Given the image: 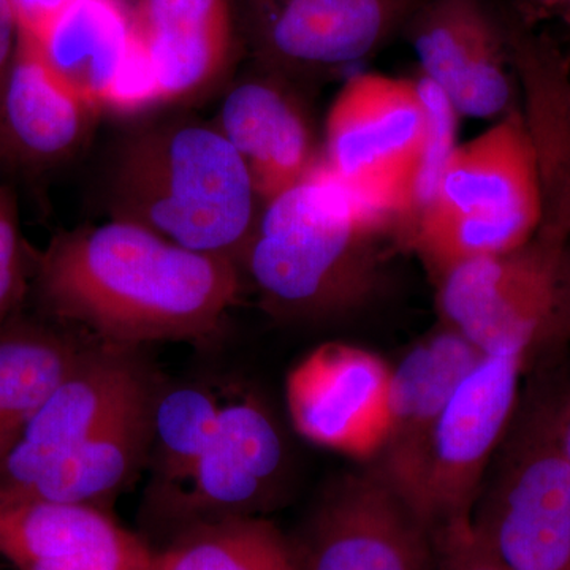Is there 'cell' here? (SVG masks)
I'll return each mask as SVG.
<instances>
[{"mask_svg": "<svg viewBox=\"0 0 570 570\" xmlns=\"http://www.w3.org/2000/svg\"><path fill=\"white\" fill-rule=\"evenodd\" d=\"M111 219L242 266L262 202L214 124L178 118L127 138L112 165Z\"/></svg>", "mask_w": 570, "mask_h": 570, "instance_id": "obj_3", "label": "cell"}, {"mask_svg": "<svg viewBox=\"0 0 570 570\" xmlns=\"http://www.w3.org/2000/svg\"><path fill=\"white\" fill-rule=\"evenodd\" d=\"M566 247L532 238L512 253L463 262L436 277L442 325L482 354H534L546 343Z\"/></svg>", "mask_w": 570, "mask_h": 570, "instance_id": "obj_9", "label": "cell"}, {"mask_svg": "<svg viewBox=\"0 0 570 570\" xmlns=\"http://www.w3.org/2000/svg\"><path fill=\"white\" fill-rule=\"evenodd\" d=\"M239 39L261 70L291 81L376 55L426 0H235Z\"/></svg>", "mask_w": 570, "mask_h": 570, "instance_id": "obj_8", "label": "cell"}, {"mask_svg": "<svg viewBox=\"0 0 570 570\" xmlns=\"http://www.w3.org/2000/svg\"><path fill=\"white\" fill-rule=\"evenodd\" d=\"M223 404L204 385L159 387L154 401L148 460L153 485L146 501L179 489L190 478L216 430Z\"/></svg>", "mask_w": 570, "mask_h": 570, "instance_id": "obj_24", "label": "cell"}, {"mask_svg": "<svg viewBox=\"0 0 570 570\" xmlns=\"http://www.w3.org/2000/svg\"><path fill=\"white\" fill-rule=\"evenodd\" d=\"M132 28L163 104L206 91L227 70L239 40L235 0H137Z\"/></svg>", "mask_w": 570, "mask_h": 570, "instance_id": "obj_18", "label": "cell"}, {"mask_svg": "<svg viewBox=\"0 0 570 570\" xmlns=\"http://www.w3.org/2000/svg\"><path fill=\"white\" fill-rule=\"evenodd\" d=\"M561 439L562 448H564L566 455L570 461V392L566 395L564 404H562Z\"/></svg>", "mask_w": 570, "mask_h": 570, "instance_id": "obj_32", "label": "cell"}, {"mask_svg": "<svg viewBox=\"0 0 570 570\" xmlns=\"http://www.w3.org/2000/svg\"><path fill=\"white\" fill-rule=\"evenodd\" d=\"M417 82L423 108H425V140L409 190L407 239L412 225L425 212L441 183L450 157L459 146V119L461 116L453 107L448 94L423 75L414 78Z\"/></svg>", "mask_w": 570, "mask_h": 570, "instance_id": "obj_25", "label": "cell"}, {"mask_svg": "<svg viewBox=\"0 0 570 570\" xmlns=\"http://www.w3.org/2000/svg\"><path fill=\"white\" fill-rule=\"evenodd\" d=\"M403 36L420 75L448 94L461 116L493 119L509 110L512 63L490 0H426Z\"/></svg>", "mask_w": 570, "mask_h": 570, "instance_id": "obj_13", "label": "cell"}, {"mask_svg": "<svg viewBox=\"0 0 570 570\" xmlns=\"http://www.w3.org/2000/svg\"><path fill=\"white\" fill-rule=\"evenodd\" d=\"M425 127L417 82L374 71L347 78L326 115V167L348 189L393 214L403 238Z\"/></svg>", "mask_w": 570, "mask_h": 570, "instance_id": "obj_5", "label": "cell"}, {"mask_svg": "<svg viewBox=\"0 0 570 570\" xmlns=\"http://www.w3.org/2000/svg\"><path fill=\"white\" fill-rule=\"evenodd\" d=\"M88 346L33 322L9 321L0 328V461Z\"/></svg>", "mask_w": 570, "mask_h": 570, "instance_id": "obj_22", "label": "cell"}, {"mask_svg": "<svg viewBox=\"0 0 570 570\" xmlns=\"http://www.w3.org/2000/svg\"><path fill=\"white\" fill-rule=\"evenodd\" d=\"M540 213L539 168L530 130L523 111L510 108L485 132L456 146L433 202L412 228L480 217L504 225L528 243L538 232Z\"/></svg>", "mask_w": 570, "mask_h": 570, "instance_id": "obj_14", "label": "cell"}, {"mask_svg": "<svg viewBox=\"0 0 570 570\" xmlns=\"http://www.w3.org/2000/svg\"><path fill=\"white\" fill-rule=\"evenodd\" d=\"M284 460L279 430L257 400L223 404L190 478L142 505V538L157 549L197 524L262 517L276 498Z\"/></svg>", "mask_w": 570, "mask_h": 570, "instance_id": "obj_7", "label": "cell"}, {"mask_svg": "<svg viewBox=\"0 0 570 570\" xmlns=\"http://www.w3.org/2000/svg\"><path fill=\"white\" fill-rule=\"evenodd\" d=\"M21 283V247L13 205L0 193V328L9 314Z\"/></svg>", "mask_w": 570, "mask_h": 570, "instance_id": "obj_27", "label": "cell"}, {"mask_svg": "<svg viewBox=\"0 0 570 570\" xmlns=\"http://www.w3.org/2000/svg\"><path fill=\"white\" fill-rule=\"evenodd\" d=\"M28 36L52 71L100 111L138 47L132 7L124 0H75Z\"/></svg>", "mask_w": 570, "mask_h": 570, "instance_id": "obj_21", "label": "cell"}, {"mask_svg": "<svg viewBox=\"0 0 570 570\" xmlns=\"http://www.w3.org/2000/svg\"><path fill=\"white\" fill-rule=\"evenodd\" d=\"M157 392V382H149L80 448L18 493L108 510L148 466Z\"/></svg>", "mask_w": 570, "mask_h": 570, "instance_id": "obj_20", "label": "cell"}, {"mask_svg": "<svg viewBox=\"0 0 570 570\" xmlns=\"http://www.w3.org/2000/svg\"><path fill=\"white\" fill-rule=\"evenodd\" d=\"M570 341V243L561 255L554 287L553 311L543 347H558Z\"/></svg>", "mask_w": 570, "mask_h": 570, "instance_id": "obj_28", "label": "cell"}, {"mask_svg": "<svg viewBox=\"0 0 570 570\" xmlns=\"http://www.w3.org/2000/svg\"><path fill=\"white\" fill-rule=\"evenodd\" d=\"M288 80L262 70L232 86L214 126L242 156L262 205L318 163L313 130Z\"/></svg>", "mask_w": 570, "mask_h": 570, "instance_id": "obj_16", "label": "cell"}, {"mask_svg": "<svg viewBox=\"0 0 570 570\" xmlns=\"http://www.w3.org/2000/svg\"><path fill=\"white\" fill-rule=\"evenodd\" d=\"M400 220L360 197L324 159L262 205L242 266L266 309L318 321L365 305L381 281V242Z\"/></svg>", "mask_w": 570, "mask_h": 570, "instance_id": "obj_2", "label": "cell"}, {"mask_svg": "<svg viewBox=\"0 0 570 570\" xmlns=\"http://www.w3.org/2000/svg\"><path fill=\"white\" fill-rule=\"evenodd\" d=\"M431 570H508L483 547L471 520L434 534Z\"/></svg>", "mask_w": 570, "mask_h": 570, "instance_id": "obj_26", "label": "cell"}, {"mask_svg": "<svg viewBox=\"0 0 570 570\" xmlns=\"http://www.w3.org/2000/svg\"><path fill=\"white\" fill-rule=\"evenodd\" d=\"M566 395L531 396L480 491L471 524L508 570H570V461L562 448Z\"/></svg>", "mask_w": 570, "mask_h": 570, "instance_id": "obj_4", "label": "cell"}, {"mask_svg": "<svg viewBox=\"0 0 570 570\" xmlns=\"http://www.w3.org/2000/svg\"><path fill=\"white\" fill-rule=\"evenodd\" d=\"M528 354H483L428 439L411 509L433 534L471 520L483 474L515 415Z\"/></svg>", "mask_w": 570, "mask_h": 570, "instance_id": "obj_6", "label": "cell"}, {"mask_svg": "<svg viewBox=\"0 0 570 570\" xmlns=\"http://www.w3.org/2000/svg\"><path fill=\"white\" fill-rule=\"evenodd\" d=\"M99 112L52 71L36 41L20 31L0 107V153L24 164L61 163L85 145Z\"/></svg>", "mask_w": 570, "mask_h": 570, "instance_id": "obj_19", "label": "cell"}, {"mask_svg": "<svg viewBox=\"0 0 570 570\" xmlns=\"http://www.w3.org/2000/svg\"><path fill=\"white\" fill-rule=\"evenodd\" d=\"M73 2L75 0H11V6L17 13L20 31L33 36Z\"/></svg>", "mask_w": 570, "mask_h": 570, "instance_id": "obj_29", "label": "cell"}, {"mask_svg": "<svg viewBox=\"0 0 570 570\" xmlns=\"http://www.w3.org/2000/svg\"><path fill=\"white\" fill-rule=\"evenodd\" d=\"M513 10L524 20L535 17H557L570 24V0H512Z\"/></svg>", "mask_w": 570, "mask_h": 570, "instance_id": "obj_31", "label": "cell"}, {"mask_svg": "<svg viewBox=\"0 0 570 570\" xmlns=\"http://www.w3.org/2000/svg\"><path fill=\"white\" fill-rule=\"evenodd\" d=\"M151 381L138 347L99 340L89 344L0 461V489H29Z\"/></svg>", "mask_w": 570, "mask_h": 570, "instance_id": "obj_12", "label": "cell"}, {"mask_svg": "<svg viewBox=\"0 0 570 570\" xmlns=\"http://www.w3.org/2000/svg\"><path fill=\"white\" fill-rule=\"evenodd\" d=\"M296 433L311 444L371 460L381 455L392 417V367L366 348L326 343L285 381Z\"/></svg>", "mask_w": 570, "mask_h": 570, "instance_id": "obj_10", "label": "cell"}, {"mask_svg": "<svg viewBox=\"0 0 570 570\" xmlns=\"http://www.w3.org/2000/svg\"><path fill=\"white\" fill-rule=\"evenodd\" d=\"M18 39H20V24L14 13L11 0H0V107H2L3 91L14 55H17Z\"/></svg>", "mask_w": 570, "mask_h": 570, "instance_id": "obj_30", "label": "cell"}, {"mask_svg": "<svg viewBox=\"0 0 570 570\" xmlns=\"http://www.w3.org/2000/svg\"><path fill=\"white\" fill-rule=\"evenodd\" d=\"M154 553L108 510L0 489V557L17 570H151Z\"/></svg>", "mask_w": 570, "mask_h": 570, "instance_id": "obj_15", "label": "cell"}, {"mask_svg": "<svg viewBox=\"0 0 570 570\" xmlns=\"http://www.w3.org/2000/svg\"><path fill=\"white\" fill-rule=\"evenodd\" d=\"M37 277L55 316L127 347L206 340L242 292L234 262L116 219L52 239Z\"/></svg>", "mask_w": 570, "mask_h": 570, "instance_id": "obj_1", "label": "cell"}, {"mask_svg": "<svg viewBox=\"0 0 570 570\" xmlns=\"http://www.w3.org/2000/svg\"><path fill=\"white\" fill-rule=\"evenodd\" d=\"M482 355L466 337L442 325L392 367V417L377 471L409 508L431 431Z\"/></svg>", "mask_w": 570, "mask_h": 570, "instance_id": "obj_17", "label": "cell"}, {"mask_svg": "<svg viewBox=\"0 0 570 570\" xmlns=\"http://www.w3.org/2000/svg\"><path fill=\"white\" fill-rule=\"evenodd\" d=\"M296 550L302 570H431L434 534L376 469L325 494Z\"/></svg>", "mask_w": 570, "mask_h": 570, "instance_id": "obj_11", "label": "cell"}, {"mask_svg": "<svg viewBox=\"0 0 570 570\" xmlns=\"http://www.w3.org/2000/svg\"><path fill=\"white\" fill-rule=\"evenodd\" d=\"M151 570H302L298 550L264 517L197 524L157 547Z\"/></svg>", "mask_w": 570, "mask_h": 570, "instance_id": "obj_23", "label": "cell"}]
</instances>
